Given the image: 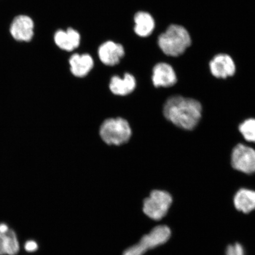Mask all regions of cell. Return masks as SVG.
<instances>
[{"label": "cell", "instance_id": "30bf717a", "mask_svg": "<svg viewBox=\"0 0 255 255\" xmlns=\"http://www.w3.org/2000/svg\"><path fill=\"white\" fill-rule=\"evenodd\" d=\"M98 56L104 65L114 66L118 65L125 55V50L122 44L107 41L102 44L98 49Z\"/></svg>", "mask_w": 255, "mask_h": 255}, {"label": "cell", "instance_id": "7c38bea8", "mask_svg": "<svg viewBox=\"0 0 255 255\" xmlns=\"http://www.w3.org/2000/svg\"><path fill=\"white\" fill-rule=\"evenodd\" d=\"M69 62L72 74L79 78L87 76L94 66V59L88 54L75 53L70 57Z\"/></svg>", "mask_w": 255, "mask_h": 255}, {"label": "cell", "instance_id": "ac0fdd59", "mask_svg": "<svg viewBox=\"0 0 255 255\" xmlns=\"http://www.w3.org/2000/svg\"><path fill=\"white\" fill-rule=\"evenodd\" d=\"M226 255H245L244 248L239 244L229 245L226 250Z\"/></svg>", "mask_w": 255, "mask_h": 255}, {"label": "cell", "instance_id": "5bb4252c", "mask_svg": "<svg viewBox=\"0 0 255 255\" xmlns=\"http://www.w3.org/2000/svg\"><path fill=\"white\" fill-rule=\"evenodd\" d=\"M135 33L139 37H146L154 31L155 23L152 16L145 11H139L134 15Z\"/></svg>", "mask_w": 255, "mask_h": 255}, {"label": "cell", "instance_id": "6da1fadb", "mask_svg": "<svg viewBox=\"0 0 255 255\" xmlns=\"http://www.w3.org/2000/svg\"><path fill=\"white\" fill-rule=\"evenodd\" d=\"M164 116L180 128H195L202 117V107L198 101L181 96L169 98L164 105Z\"/></svg>", "mask_w": 255, "mask_h": 255}, {"label": "cell", "instance_id": "3957f363", "mask_svg": "<svg viewBox=\"0 0 255 255\" xmlns=\"http://www.w3.org/2000/svg\"><path fill=\"white\" fill-rule=\"evenodd\" d=\"M100 134L107 144L120 145L129 141L132 130L127 120L117 118L105 120L101 126Z\"/></svg>", "mask_w": 255, "mask_h": 255}, {"label": "cell", "instance_id": "4fadbf2b", "mask_svg": "<svg viewBox=\"0 0 255 255\" xmlns=\"http://www.w3.org/2000/svg\"><path fill=\"white\" fill-rule=\"evenodd\" d=\"M136 85L134 76L127 73L124 75V78L118 76H113L110 83V89L115 95L125 96L131 93L134 90Z\"/></svg>", "mask_w": 255, "mask_h": 255}, {"label": "cell", "instance_id": "e0dca14e", "mask_svg": "<svg viewBox=\"0 0 255 255\" xmlns=\"http://www.w3.org/2000/svg\"><path fill=\"white\" fill-rule=\"evenodd\" d=\"M239 130L246 141L255 142V119L245 120L239 125Z\"/></svg>", "mask_w": 255, "mask_h": 255}, {"label": "cell", "instance_id": "2e32d148", "mask_svg": "<svg viewBox=\"0 0 255 255\" xmlns=\"http://www.w3.org/2000/svg\"><path fill=\"white\" fill-rule=\"evenodd\" d=\"M236 209L244 213H250L255 209V191L241 189L234 197Z\"/></svg>", "mask_w": 255, "mask_h": 255}, {"label": "cell", "instance_id": "277c9868", "mask_svg": "<svg viewBox=\"0 0 255 255\" xmlns=\"http://www.w3.org/2000/svg\"><path fill=\"white\" fill-rule=\"evenodd\" d=\"M170 236L171 231L168 226H158L149 234L143 236L138 244L128 249L123 255H143L148 250L165 244Z\"/></svg>", "mask_w": 255, "mask_h": 255}, {"label": "cell", "instance_id": "8992f818", "mask_svg": "<svg viewBox=\"0 0 255 255\" xmlns=\"http://www.w3.org/2000/svg\"><path fill=\"white\" fill-rule=\"evenodd\" d=\"M233 168L245 174L255 173V149L239 143L233 149L231 156Z\"/></svg>", "mask_w": 255, "mask_h": 255}, {"label": "cell", "instance_id": "7a4b0ae2", "mask_svg": "<svg viewBox=\"0 0 255 255\" xmlns=\"http://www.w3.org/2000/svg\"><path fill=\"white\" fill-rule=\"evenodd\" d=\"M158 44L165 55L177 57L183 55L191 46V38L189 32L182 25L171 24L159 35Z\"/></svg>", "mask_w": 255, "mask_h": 255}, {"label": "cell", "instance_id": "9a60e30c", "mask_svg": "<svg viewBox=\"0 0 255 255\" xmlns=\"http://www.w3.org/2000/svg\"><path fill=\"white\" fill-rule=\"evenodd\" d=\"M20 251V244L15 232L9 229L0 232V255H16Z\"/></svg>", "mask_w": 255, "mask_h": 255}, {"label": "cell", "instance_id": "8fae6325", "mask_svg": "<svg viewBox=\"0 0 255 255\" xmlns=\"http://www.w3.org/2000/svg\"><path fill=\"white\" fill-rule=\"evenodd\" d=\"M54 40L60 49L71 52L80 45L81 35L78 31L69 28L66 31H57L54 36Z\"/></svg>", "mask_w": 255, "mask_h": 255}, {"label": "cell", "instance_id": "9c48e42d", "mask_svg": "<svg viewBox=\"0 0 255 255\" xmlns=\"http://www.w3.org/2000/svg\"><path fill=\"white\" fill-rule=\"evenodd\" d=\"M152 81L156 88H168L176 84L177 78L173 67L167 63L161 62L153 68Z\"/></svg>", "mask_w": 255, "mask_h": 255}, {"label": "cell", "instance_id": "52a82bcc", "mask_svg": "<svg viewBox=\"0 0 255 255\" xmlns=\"http://www.w3.org/2000/svg\"><path fill=\"white\" fill-rule=\"evenodd\" d=\"M210 72L216 78L226 79L234 76L236 72L235 63L227 54L216 55L209 63Z\"/></svg>", "mask_w": 255, "mask_h": 255}, {"label": "cell", "instance_id": "d6986e66", "mask_svg": "<svg viewBox=\"0 0 255 255\" xmlns=\"http://www.w3.org/2000/svg\"><path fill=\"white\" fill-rule=\"evenodd\" d=\"M25 250L28 253H33L36 251L38 249V245L34 241H28L24 245Z\"/></svg>", "mask_w": 255, "mask_h": 255}, {"label": "cell", "instance_id": "ba28073f", "mask_svg": "<svg viewBox=\"0 0 255 255\" xmlns=\"http://www.w3.org/2000/svg\"><path fill=\"white\" fill-rule=\"evenodd\" d=\"M34 27V22L30 17L21 15L12 21L9 30L15 40L28 42L33 39Z\"/></svg>", "mask_w": 255, "mask_h": 255}, {"label": "cell", "instance_id": "5b68a950", "mask_svg": "<svg viewBox=\"0 0 255 255\" xmlns=\"http://www.w3.org/2000/svg\"><path fill=\"white\" fill-rule=\"evenodd\" d=\"M173 199L167 191L155 190L143 201V211L146 216L155 221H159L166 215Z\"/></svg>", "mask_w": 255, "mask_h": 255}]
</instances>
